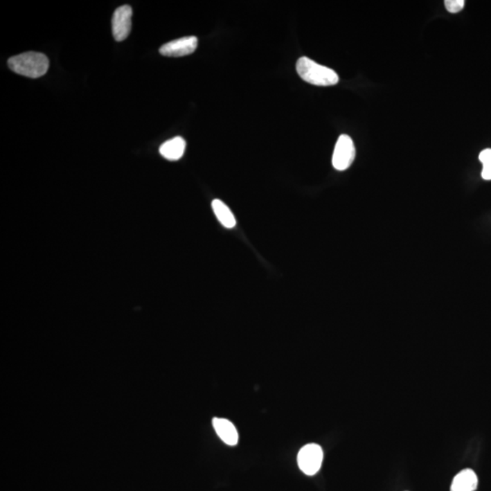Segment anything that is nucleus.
Instances as JSON below:
<instances>
[{
    "mask_svg": "<svg viewBox=\"0 0 491 491\" xmlns=\"http://www.w3.org/2000/svg\"><path fill=\"white\" fill-rule=\"evenodd\" d=\"M185 139L181 136H176L164 142L159 148V153L166 159L170 161H179L184 155L186 150Z\"/></svg>",
    "mask_w": 491,
    "mask_h": 491,
    "instance_id": "nucleus-8",
    "label": "nucleus"
},
{
    "mask_svg": "<svg viewBox=\"0 0 491 491\" xmlns=\"http://www.w3.org/2000/svg\"><path fill=\"white\" fill-rule=\"evenodd\" d=\"M356 149L352 139L348 135L339 136L332 156L334 168L339 171L348 170L353 163Z\"/></svg>",
    "mask_w": 491,
    "mask_h": 491,
    "instance_id": "nucleus-4",
    "label": "nucleus"
},
{
    "mask_svg": "<svg viewBox=\"0 0 491 491\" xmlns=\"http://www.w3.org/2000/svg\"><path fill=\"white\" fill-rule=\"evenodd\" d=\"M212 424H213L215 431L222 438L224 443L229 446L237 445L238 433L236 427L231 421L226 420V418H214Z\"/></svg>",
    "mask_w": 491,
    "mask_h": 491,
    "instance_id": "nucleus-7",
    "label": "nucleus"
},
{
    "mask_svg": "<svg viewBox=\"0 0 491 491\" xmlns=\"http://www.w3.org/2000/svg\"><path fill=\"white\" fill-rule=\"evenodd\" d=\"M197 46L196 37H185L172 40L159 48V53L165 57H184L193 53Z\"/></svg>",
    "mask_w": 491,
    "mask_h": 491,
    "instance_id": "nucleus-6",
    "label": "nucleus"
},
{
    "mask_svg": "<svg viewBox=\"0 0 491 491\" xmlns=\"http://www.w3.org/2000/svg\"><path fill=\"white\" fill-rule=\"evenodd\" d=\"M132 8L129 5L116 10L112 17V32L114 39L120 42L126 39L132 30Z\"/></svg>",
    "mask_w": 491,
    "mask_h": 491,
    "instance_id": "nucleus-5",
    "label": "nucleus"
},
{
    "mask_svg": "<svg viewBox=\"0 0 491 491\" xmlns=\"http://www.w3.org/2000/svg\"><path fill=\"white\" fill-rule=\"evenodd\" d=\"M479 159L482 164L486 163L487 161H489L490 159H491V149L482 150L481 154H479Z\"/></svg>",
    "mask_w": 491,
    "mask_h": 491,
    "instance_id": "nucleus-13",
    "label": "nucleus"
},
{
    "mask_svg": "<svg viewBox=\"0 0 491 491\" xmlns=\"http://www.w3.org/2000/svg\"><path fill=\"white\" fill-rule=\"evenodd\" d=\"M445 7L449 13H458L463 10L465 6L464 0H446Z\"/></svg>",
    "mask_w": 491,
    "mask_h": 491,
    "instance_id": "nucleus-11",
    "label": "nucleus"
},
{
    "mask_svg": "<svg viewBox=\"0 0 491 491\" xmlns=\"http://www.w3.org/2000/svg\"><path fill=\"white\" fill-rule=\"evenodd\" d=\"M481 176L485 180H491V159L483 164Z\"/></svg>",
    "mask_w": 491,
    "mask_h": 491,
    "instance_id": "nucleus-12",
    "label": "nucleus"
},
{
    "mask_svg": "<svg viewBox=\"0 0 491 491\" xmlns=\"http://www.w3.org/2000/svg\"><path fill=\"white\" fill-rule=\"evenodd\" d=\"M8 66L17 74L30 78L42 77L49 68V60L46 55L39 52H27L17 55L8 60Z\"/></svg>",
    "mask_w": 491,
    "mask_h": 491,
    "instance_id": "nucleus-2",
    "label": "nucleus"
},
{
    "mask_svg": "<svg viewBox=\"0 0 491 491\" xmlns=\"http://www.w3.org/2000/svg\"><path fill=\"white\" fill-rule=\"evenodd\" d=\"M296 69L299 77L312 85L334 86L339 80V75L332 69L319 65L307 57H302L298 60Z\"/></svg>",
    "mask_w": 491,
    "mask_h": 491,
    "instance_id": "nucleus-1",
    "label": "nucleus"
},
{
    "mask_svg": "<svg viewBox=\"0 0 491 491\" xmlns=\"http://www.w3.org/2000/svg\"><path fill=\"white\" fill-rule=\"evenodd\" d=\"M212 209H213L217 219L226 229H233L236 226L237 222L233 213L222 200L214 199L212 202Z\"/></svg>",
    "mask_w": 491,
    "mask_h": 491,
    "instance_id": "nucleus-10",
    "label": "nucleus"
},
{
    "mask_svg": "<svg viewBox=\"0 0 491 491\" xmlns=\"http://www.w3.org/2000/svg\"><path fill=\"white\" fill-rule=\"evenodd\" d=\"M478 487V476L472 470H461L453 479L450 491H475Z\"/></svg>",
    "mask_w": 491,
    "mask_h": 491,
    "instance_id": "nucleus-9",
    "label": "nucleus"
},
{
    "mask_svg": "<svg viewBox=\"0 0 491 491\" xmlns=\"http://www.w3.org/2000/svg\"><path fill=\"white\" fill-rule=\"evenodd\" d=\"M323 461V450L318 444L310 443L302 447L298 455V464L301 472L313 476L321 470Z\"/></svg>",
    "mask_w": 491,
    "mask_h": 491,
    "instance_id": "nucleus-3",
    "label": "nucleus"
}]
</instances>
